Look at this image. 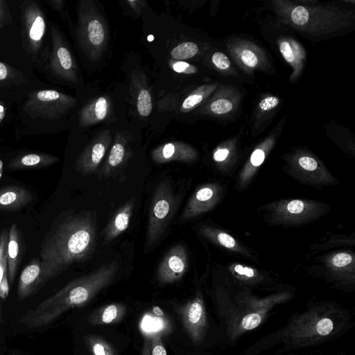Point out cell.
<instances>
[{"label": "cell", "mask_w": 355, "mask_h": 355, "mask_svg": "<svg viewBox=\"0 0 355 355\" xmlns=\"http://www.w3.org/2000/svg\"><path fill=\"white\" fill-rule=\"evenodd\" d=\"M21 239L19 230L15 223H13L8 234L7 248L8 277V282L12 284L21 256Z\"/></svg>", "instance_id": "44dd1931"}, {"label": "cell", "mask_w": 355, "mask_h": 355, "mask_svg": "<svg viewBox=\"0 0 355 355\" xmlns=\"http://www.w3.org/2000/svg\"><path fill=\"white\" fill-rule=\"evenodd\" d=\"M96 236V217L92 211L64 214L46 234L40 258L58 275L71 265L92 256Z\"/></svg>", "instance_id": "6da1fadb"}, {"label": "cell", "mask_w": 355, "mask_h": 355, "mask_svg": "<svg viewBox=\"0 0 355 355\" xmlns=\"http://www.w3.org/2000/svg\"><path fill=\"white\" fill-rule=\"evenodd\" d=\"M11 355H18V354H12Z\"/></svg>", "instance_id": "ee69618b"}, {"label": "cell", "mask_w": 355, "mask_h": 355, "mask_svg": "<svg viewBox=\"0 0 355 355\" xmlns=\"http://www.w3.org/2000/svg\"><path fill=\"white\" fill-rule=\"evenodd\" d=\"M59 157L48 153H28L11 160L8 166L10 170L39 169L51 166Z\"/></svg>", "instance_id": "ffe728a7"}, {"label": "cell", "mask_w": 355, "mask_h": 355, "mask_svg": "<svg viewBox=\"0 0 355 355\" xmlns=\"http://www.w3.org/2000/svg\"><path fill=\"white\" fill-rule=\"evenodd\" d=\"M209 107L213 113L223 114L230 112L233 108V104L228 99L220 98L211 102Z\"/></svg>", "instance_id": "4dcf8cb0"}, {"label": "cell", "mask_w": 355, "mask_h": 355, "mask_svg": "<svg viewBox=\"0 0 355 355\" xmlns=\"http://www.w3.org/2000/svg\"><path fill=\"white\" fill-rule=\"evenodd\" d=\"M21 24L23 48L33 62H38L46 22L42 8L35 1H23L21 6Z\"/></svg>", "instance_id": "8992f818"}, {"label": "cell", "mask_w": 355, "mask_h": 355, "mask_svg": "<svg viewBox=\"0 0 355 355\" xmlns=\"http://www.w3.org/2000/svg\"><path fill=\"white\" fill-rule=\"evenodd\" d=\"M76 100L54 89L35 91L30 94L24 110L33 118L54 120L72 110Z\"/></svg>", "instance_id": "52a82bcc"}, {"label": "cell", "mask_w": 355, "mask_h": 355, "mask_svg": "<svg viewBox=\"0 0 355 355\" xmlns=\"http://www.w3.org/2000/svg\"><path fill=\"white\" fill-rule=\"evenodd\" d=\"M229 154V150L226 148H220L216 150L214 155V159L216 162H221L225 159Z\"/></svg>", "instance_id": "7bdbcfd3"}, {"label": "cell", "mask_w": 355, "mask_h": 355, "mask_svg": "<svg viewBox=\"0 0 355 355\" xmlns=\"http://www.w3.org/2000/svg\"><path fill=\"white\" fill-rule=\"evenodd\" d=\"M278 299L254 301L234 310L228 322V333L232 339L257 328L266 318Z\"/></svg>", "instance_id": "ba28073f"}, {"label": "cell", "mask_w": 355, "mask_h": 355, "mask_svg": "<svg viewBox=\"0 0 355 355\" xmlns=\"http://www.w3.org/2000/svg\"><path fill=\"white\" fill-rule=\"evenodd\" d=\"M352 261V257L349 254L339 253L334 257L332 263L336 267H343L350 263Z\"/></svg>", "instance_id": "8d00e7d4"}, {"label": "cell", "mask_w": 355, "mask_h": 355, "mask_svg": "<svg viewBox=\"0 0 355 355\" xmlns=\"http://www.w3.org/2000/svg\"><path fill=\"white\" fill-rule=\"evenodd\" d=\"M119 269L117 261L112 260L71 281L54 295L28 311L19 322L28 328H40L52 323L68 310L86 305L111 284Z\"/></svg>", "instance_id": "7a4b0ae2"}, {"label": "cell", "mask_w": 355, "mask_h": 355, "mask_svg": "<svg viewBox=\"0 0 355 355\" xmlns=\"http://www.w3.org/2000/svg\"><path fill=\"white\" fill-rule=\"evenodd\" d=\"M153 160L157 164L172 161L190 162L196 157V152L183 142H169L155 148L151 153Z\"/></svg>", "instance_id": "5bb4252c"}, {"label": "cell", "mask_w": 355, "mask_h": 355, "mask_svg": "<svg viewBox=\"0 0 355 355\" xmlns=\"http://www.w3.org/2000/svg\"><path fill=\"white\" fill-rule=\"evenodd\" d=\"M84 340L92 355H115L112 347L99 336L88 335Z\"/></svg>", "instance_id": "cb8c5ba5"}, {"label": "cell", "mask_w": 355, "mask_h": 355, "mask_svg": "<svg viewBox=\"0 0 355 355\" xmlns=\"http://www.w3.org/2000/svg\"><path fill=\"white\" fill-rule=\"evenodd\" d=\"M126 311V306L123 304H108L99 307L89 314L87 322L92 326L115 324L121 321Z\"/></svg>", "instance_id": "d6986e66"}, {"label": "cell", "mask_w": 355, "mask_h": 355, "mask_svg": "<svg viewBox=\"0 0 355 355\" xmlns=\"http://www.w3.org/2000/svg\"><path fill=\"white\" fill-rule=\"evenodd\" d=\"M239 59L246 67L254 68L259 64V58L257 55L248 49H243L239 53Z\"/></svg>", "instance_id": "f546056e"}, {"label": "cell", "mask_w": 355, "mask_h": 355, "mask_svg": "<svg viewBox=\"0 0 355 355\" xmlns=\"http://www.w3.org/2000/svg\"><path fill=\"white\" fill-rule=\"evenodd\" d=\"M211 60L218 69L225 70L230 67L229 58L221 52H216L213 54Z\"/></svg>", "instance_id": "d6a6232c"}, {"label": "cell", "mask_w": 355, "mask_h": 355, "mask_svg": "<svg viewBox=\"0 0 355 355\" xmlns=\"http://www.w3.org/2000/svg\"><path fill=\"white\" fill-rule=\"evenodd\" d=\"M141 355H167L161 336L158 334L146 336Z\"/></svg>", "instance_id": "d4e9b609"}, {"label": "cell", "mask_w": 355, "mask_h": 355, "mask_svg": "<svg viewBox=\"0 0 355 355\" xmlns=\"http://www.w3.org/2000/svg\"><path fill=\"white\" fill-rule=\"evenodd\" d=\"M12 21V16L7 2L0 0V28L8 26Z\"/></svg>", "instance_id": "1f68e13d"}, {"label": "cell", "mask_w": 355, "mask_h": 355, "mask_svg": "<svg viewBox=\"0 0 355 355\" xmlns=\"http://www.w3.org/2000/svg\"><path fill=\"white\" fill-rule=\"evenodd\" d=\"M173 69L178 73H196L197 68L186 62L177 61L172 64Z\"/></svg>", "instance_id": "836d02e7"}, {"label": "cell", "mask_w": 355, "mask_h": 355, "mask_svg": "<svg viewBox=\"0 0 355 355\" xmlns=\"http://www.w3.org/2000/svg\"><path fill=\"white\" fill-rule=\"evenodd\" d=\"M299 164L304 169L307 171H314L318 166L317 162L310 157H300Z\"/></svg>", "instance_id": "74e56055"}, {"label": "cell", "mask_w": 355, "mask_h": 355, "mask_svg": "<svg viewBox=\"0 0 355 355\" xmlns=\"http://www.w3.org/2000/svg\"><path fill=\"white\" fill-rule=\"evenodd\" d=\"M57 275L46 261L33 259L22 270L17 285V298L21 301L34 295Z\"/></svg>", "instance_id": "30bf717a"}, {"label": "cell", "mask_w": 355, "mask_h": 355, "mask_svg": "<svg viewBox=\"0 0 355 355\" xmlns=\"http://www.w3.org/2000/svg\"><path fill=\"white\" fill-rule=\"evenodd\" d=\"M198 51V46L196 43L185 42L174 47L171 52V56L176 60H184L193 57Z\"/></svg>", "instance_id": "484cf974"}, {"label": "cell", "mask_w": 355, "mask_h": 355, "mask_svg": "<svg viewBox=\"0 0 355 355\" xmlns=\"http://www.w3.org/2000/svg\"><path fill=\"white\" fill-rule=\"evenodd\" d=\"M112 141L110 130L98 132L80 154L76 162V170L83 175L94 173Z\"/></svg>", "instance_id": "7c38bea8"}, {"label": "cell", "mask_w": 355, "mask_h": 355, "mask_svg": "<svg viewBox=\"0 0 355 355\" xmlns=\"http://www.w3.org/2000/svg\"><path fill=\"white\" fill-rule=\"evenodd\" d=\"M137 109L140 116H148L152 112L153 103L148 89H141L137 98Z\"/></svg>", "instance_id": "83f0119b"}, {"label": "cell", "mask_w": 355, "mask_h": 355, "mask_svg": "<svg viewBox=\"0 0 355 355\" xmlns=\"http://www.w3.org/2000/svg\"><path fill=\"white\" fill-rule=\"evenodd\" d=\"M331 311L315 309L295 318L283 331L287 340L297 343L316 342L328 337L335 329Z\"/></svg>", "instance_id": "277c9868"}, {"label": "cell", "mask_w": 355, "mask_h": 355, "mask_svg": "<svg viewBox=\"0 0 355 355\" xmlns=\"http://www.w3.org/2000/svg\"><path fill=\"white\" fill-rule=\"evenodd\" d=\"M234 270L240 275H245L248 277L254 276V271L252 269L243 267L241 265H237L234 268Z\"/></svg>", "instance_id": "b9f144b4"}, {"label": "cell", "mask_w": 355, "mask_h": 355, "mask_svg": "<svg viewBox=\"0 0 355 355\" xmlns=\"http://www.w3.org/2000/svg\"><path fill=\"white\" fill-rule=\"evenodd\" d=\"M182 324L194 343H200L207 329L206 309L202 298L196 295L178 309Z\"/></svg>", "instance_id": "8fae6325"}, {"label": "cell", "mask_w": 355, "mask_h": 355, "mask_svg": "<svg viewBox=\"0 0 355 355\" xmlns=\"http://www.w3.org/2000/svg\"><path fill=\"white\" fill-rule=\"evenodd\" d=\"M217 238L218 241L227 248H233L235 245L234 239L227 234L220 233Z\"/></svg>", "instance_id": "60d3db41"}, {"label": "cell", "mask_w": 355, "mask_h": 355, "mask_svg": "<svg viewBox=\"0 0 355 355\" xmlns=\"http://www.w3.org/2000/svg\"><path fill=\"white\" fill-rule=\"evenodd\" d=\"M304 205L299 200H295L290 202L287 205V209L290 213L299 214L304 210Z\"/></svg>", "instance_id": "f35d334b"}, {"label": "cell", "mask_w": 355, "mask_h": 355, "mask_svg": "<svg viewBox=\"0 0 355 355\" xmlns=\"http://www.w3.org/2000/svg\"><path fill=\"white\" fill-rule=\"evenodd\" d=\"M45 2L51 7L53 10H55L62 16L64 20L68 19L69 17L67 15L64 8L65 1L63 0H44Z\"/></svg>", "instance_id": "d590c367"}, {"label": "cell", "mask_w": 355, "mask_h": 355, "mask_svg": "<svg viewBox=\"0 0 355 355\" xmlns=\"http://www.w3.org/2000/svg\"><path fill=\"white\" fill-rule=\"evenodd\" d=\"M32 200V194L24 187H4L0 189V211L19 209L29 204Z\"/></svg>", "instance_id": "ac0fdd59"}, {"label": "cell", "mask_w": 355, "mask_h": 355, "mask_svg": "<svg viewBox=\"0 0 355 355\" xmlns=\"http://www.w3.org/2000/svg\"><path fill=\"white\" fill-rule=\"evenodd\" d=\"M76 35L80 48L92 61L99 60L107 48V23L92 1H81L78 8Z\"/></svg>", "instance_id": "3957f363"}, {"label": "cell", "mask_w": 355, "mask_h": 355, "mask_svg": "<svg viewBox=\"0 0 355 355\" xmlns=\"http://www.w3.org/2000/svg\"><path fill=\"white\" fill-rule=\"evenodd\" d=\"M187 264V254L184 247L181 244L173 246L159 263L157 270V281L162 284L179 281L185 274Z\"/></svg>", "instance_id": "4fadbf2b"}, {"label": "cell", "mask_w": 355, "mask_h": 355, "mask_svg": "<svg viewBox=\"0 0 355 355\" xmlns=\"http://www.w3.org/2000/svg\"><path fill=\"white\" fill-rule=\"evenodd\" d=\"M279 103V99L275 96H268L263 98L259 105L262 111H269L276 107Z\"/></svg>", "instance_id": "e575fe53"}, {"label": "cell", "mask_w": 355, "mask_h": 355, "mask_svg": "<svg viewBox=\"0 0 355 355\" xmlns=\"http://www.w3.org/2000/svg\"><path fill=\"white\" fill-rule=\"evenodd\" d=\"M26 82L23 73L0 61V87L21 85Z\"/></svg>", "instance_id": "603a6c76"}, {"label": "cell", "mask_w": 355, "mask_h": 355, "mask_svg": "<svg viewBox=\"0 0 355 355\" xmlns=\"http://www.w3.org/2000/svg\"><path fill=\"white\" fill-rule=\"evenodd\" d=\"M209 89L206 87H202L188 96L182 104L181 111L188 112L200 104L207 96Z\"/></svg>", "instance_id": "f1b7e54d"}, {"label": "cell", "mask_w": 355, "mask_h": 355, "mask_svg": "<svg viewBox=\"0 0 355 355\" xmlns=\"http://www.w3.org/2000/svg\"><path fill=\"white\" fill-rule=\"evenodd\" d=\"M135 206L132 198L123 204L113 215L104 231V241L107 243L125 232L129 226Z\"/></svg>", "instance_id": "2e32d148"}, {"label": "cell", "mask_w": 355, "mask_h": 355, "mask_svg": "<svg viewBox=\"0 0 355 355\" xmlns=\"http://www.w3.org/2000/svg\"><path fill=\"white\" fill-rule=\"evenodd\" d=\"M51 47L49 67L57 78L71 83L78 80V68L71 52L58 28L51 25Z\"/></svg>", "instance_id": "9c48e42d"}, {"label": "cell", "mask_w": 355, "mask_h": 355, "mask_svg": "<svg viewBox=\"0 0 355 355\" xmlns=\"http://www.w3.org/2000/svg\"><path fill=\"white\" fill-rule=\"evenodd\" d=\"M109 108V101L104 96L90 101L79 112V125L88 127L102 121L106 118Z\"/></svg>", "instance_id": "e0dca14e"}, {"label": "cell", "mask_w": 355, "mask_h": 355, "mask_svg": "<svg viewBox=\"0 0 355 355\" xmlns=\"http://www.w3.org/2000/svg\"><path fill=\"white\" fill-rule=\"evenodd\" d=\"M128 141L122 135L116 136L109 155L98 175L101 178H108L119 173L128 157Z\"/></svg>", "instance_id": "9a60e30c"}, {"label": "cell", "mask_w": 355, "mask_h": 355, "mask_svg": "<svg viewBox=\"0 0 355 355\" xmlns=\"http://www.w3.org/2000/svg\"><path fill=\"white\" fill-rule=\"evenodd\" d=\"M177 200L169 180L156 187L150 207L146 233V249L153 245L162 236L174 214Z\"/></svg>", "instance_id": "5b68a950"}, {"label": "cell", "mask_w": 355, "mask_h": 355, "mask_svg": "<svg viewBox=\"0 0 355 355\" xmlns=\"http://www.w3.org/2000/svg\"><path fill=\"white\" fill-rule=\"evenodd\" d=\"M9 230H3L0 233V284L8 276L7 248Z\"/></svg>", "instance_id": "4316f807"}, {"label": "cell", "mask_w": 355, "mask_h": 355, "mask_svg": "<svg viewBox=\"0 0 355 355\" xmlns=\"http://www.w3.org/2000/svg\"><path fill=\"white\" fill-rule=\"evenodd\" d=\"M264 158V152L261 149H257L252 153L250 157V161L254 166H257L262 164Z\"/></svg>", "instance_id": "ab89813d"}, {"label": "cell", "mask_w": 355, "mask_h": 355, "mask_svg": "<svg viewBox=\"0 0 355 355\" xmlns=\"http://www.w3.org/2000/svg\"><path fill=\"white\" fill-rule=\"evenodd\" d=\"M279 48L284 59L293 66L298 65L304 58L301 46L295 41L282 40L279 43Z\"/></svg>", "instance_id": "7402d4cb"}]
</instances>
